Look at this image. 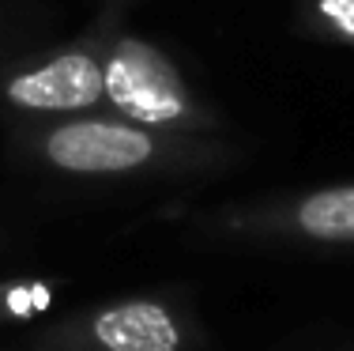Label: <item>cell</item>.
<instances>
[{"label":"cell","instance_id":"cell-5","mask_svg":"<svg viewBox=\"0 0 354 351\" xmlns=\"http://www.w3.org/2000/svg\"><path fill=\"white\" fill-rule=\"evenodd\" d=\"M294 223L317 242H354V186L309 193L294 212Z\"/></svg>","mask_w":354,"mask_h":351},{"label":"cell","instance_id":"cell-6","mask_svg":"<svg viewBox=\"0 0 354 351\" xmlns=\"http://www.w3.org/2000/svg\"><path fill=\"white\" fill-rule=\"evenodd\" d=\"M317 12L332 30L354 42V0H317Z\"/></svg>","mask_w":354,"mask_h":351},{"label":"cell","instance_id":"cell-2","mask_svg":"<svg viewBox=\"0 0 354 351\" xmlns=\"http://www.w3.org/2000/svg\"><path fill=\"white\" fill-rule=\"evenodd\" d=\"M158 152L155 136L124 121H68L46 136V159L68 174H124L151 163Z\"/></svg>","mask_w":354,"mask_h":351},{"label":"cell","instance_id":"cell-1","mask_svg":"<svg viewBox=\"0 0 354 351\" xmlns=\"http://www.w3.org/2000/svg\"><path fill=\"white\" fill-rule=\"evenodd\" d=\"M106 102H113L129 121L147 129H177L192 121V98L181 76L155 46L140 38H121L102 61Z\"/></svg>","mask_w":354,"mask_h":351},{"label":"cell","instance_id":"cell-4","mask_svg":"<svg viewBox=\"0 0 354 351\" xmlns=\"http://www.w3.org/2000/svg\"><path fill=\"white\" fill-rule=\"evenodd\" d=\"M91 340L102 351H177L181 325L166 306L136 298V303H117L95 314Z\"/></svg>","mask_w":354,"mask_h":351},{"label":"cell","instance_id":"cell-3","mask_svg":"<svg viewBox=\"0 0 354 351\" xmlns=\"http://www.w3.org/2000/svg\"><path fill=\"white\" fill-rule=\"evenodd\" d=\"M4 95L8 102L23 106V110H83V106H95L106 98V72L95 53L75 49V53H61L30 72H19L15 80H8Z\"/></svg>","mask_w":354,"mask_h":351}]
</instances>
